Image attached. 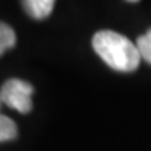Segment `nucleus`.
Instances as JSON below:
<instances>
[{
	"mask_svg": "<svg viewBox=\"0 0 151 151\" xmlns=\"http://www.w3.org/2000/svg\"><path fill=\"white\" fill-rule=\"evenodd\" d=\"M34 93V86L22 79H8L0 88L2 102L22 114H28L32 109L31 96Z\"/></svg>",
	"mask_w": 151,
	"mask_h": 151,
	"instance_id": "nucleus-2",
	"label": "nucleus"
},
{
	"mask_svg": "<svg viewBox=\"0 0 151 151\" xmlns=\"http://www.w3.org/2000/svg\"><path fill=\"white\" fill-rule=\"evenodd\" d=\"M2 104H3V102H2V97H0V106H2Z\"/></svg>",
	"mask_w": 151,
	"mask_h": 151,
	"instance_id": "nucleus-8",
	"label": "nucleus"
},
{
	"mask_svg": "<svg viewBox=\"0 0 151 151\" xmlns=\"http://www.w3.org/2000/svg\"><path fill=\"white\" fill-rule=\"evenodd\" d=\"M127 2H129V3H136V2H139V0H127Z\"/></svg>",
	"mask_w": 151,
	"mask_h": 151,
	"instance_id": "nucleus-7",
	"label": "nucleus"
},
{
	"mask_svg": "<svg viewBox=\"0 0 151 151\" xmlns=\"http://www.w3.org/2000/svg\"><path fill=\"white\" fill-rule=\"evenodd\" d=\"M93 48L109 68L120 73L136 71L142 59L134 42L109 29H104L94 34Z\"/></svg>",
	"mask_w": 151,
	"mask_h": 151,
	"instance_id": "nucleus-1",
	"label": "nucleus"
},
{
	"mask_svg": "<svg viewBox=\"0 0 151 151\" xmlns=\"http://www.w3.org/2000/svg\"><path fill=\"white\" fill-rule=\"evenodd\" d=\"M56 0H22L23 9L29 17L40 20L46 19L54 9Z\"/></svg>",
	"mask_w": 151,
	"mask_h": 151,
	"instance_id": "nucleus-3",
	"label": "nucleus"
},
{
	"mask_svg": "<svg viewBox=\"0 0 151 151\" xmlns=\"http://www.w3.org/2000/svg\"><path fill=\"white\" fill-rule=\"evenodd\" d=\"M17 137V125L8 116L0 114V142H9Z\"/></svg>",
	"mask_w": 151,
	"mask_h": 151,
	"instance_id": "nucleus-5",
	"label": "nucleus"
},
{
	"mask_svg": "<svg viewBox=\"0 0 151 151\" xmlns=\"http://www.w3.org/2000/svg\"><path fill=\"white\" fill-rule=\"evenodd\" d=\"M136 45H137V50L140 52V57L147 63L151 65V28H148L145 34L137 37Z\"/></svg>",
	"mask_w": 151,
	"mask_h": 151,
	"instance_id": "nucleus-6",
	"label": "nucleus"
},
{
	"mask_svg": "<svg viewBox=\"0 0 151 151\" xmlns=\"http://www.w3.org/2000/svg\"><path fill=\"white\" fill-rule=\"evenodd\" d=\"M16 42H17V37L14 29L9 25L0 22V56L8 50H11L16 45Z\"/></svg>",
	"mask_w": 151,
	"mask_h": 151,
	"instance_id": "nucleus-4",
	"label": "nucleus"
}]
</instances>
